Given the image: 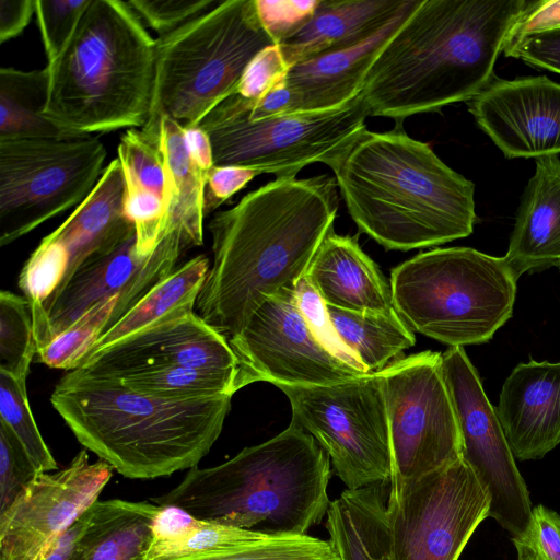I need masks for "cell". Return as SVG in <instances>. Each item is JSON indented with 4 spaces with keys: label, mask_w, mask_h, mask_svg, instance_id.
<instances>
[{
    "label": "cell",
    "mask_w": 560,
    "mask_h": 560,
    "mask_svg": "<svg viewBox=\"0 0 560 560\" xmlns=\"http://www.w3.org/2000/svg\"><path fill=\"white\" fill-rule=\"evenodd\" d=\"M504 259L517 278L560 264V158L535 160Z\"/></svg>",
    "instance_id": "cell-24"
},
{
    "label": "cell",
    "mask_w": 560,
    "mask_h": 560,
    "mask_svg": "<svg viewBox=\"0 0 560 560\" xmlns=\"http://www.w3.org/2000/svg\"><path fill=\"white\" fill-rule=\"evenodd\" d=\"M189 248L183 235L173 232L150 256L142 257L137 253L135 234L113 250L89 259L47 304L51 340L93 305L118 295L113 325L167 277Z\"/></svg>",
    "instance_id": "cell-17"
},
{
    "label": "cell",
    "mask_w": 560,
    "mask_h": 560,
    "mask_svg": "<svg viewBox=\"0 0 560 560\" xmlns=\"http://www.w3.org/2000/svg\"><path fill=\"white\" fill-rule=\"evenodd\" d=\"M209 267V259L205 255H198L176 267L110 325L84 359L158 323L176 311L195 310Z\"/></svg>",
    "instance_id": "cell-29"
},
{
    "label": "cell",
    "mask_w": 560,
    "mask_h": 560,
    "mask_svg": "<svg viewBox=\"0 0 560 560\" xmlns=\"http://www.w3.org/2000/svg\"><path fill=\"white\" fill-rule=\"evenodd\" d=\"M125 197L124 172L116 158L105 166L89 196L49 234L69 254L67 273L58 292L85 261L113 250L136 234L125 212Z\"/></svg>",
    "instance_id": "cell-22"
},
{
    "label": "cell",
    "mask_w": 560,
    "mask_h": 560,
    "mask_svg": "<svg viewBox=\"0 0 560 560\" xmlns=\"http://www.w3.org/2000/svg\"><path fill=\"white\" fill-rule=\"evenodd\" d=\"M180 560H340L330 540L310 535L273 537L222 553Z\"/></svg>",
    "instance_id": "cell-38"
},
{
    "label": "cell",
    "mask_w": 560,
    "mask_h": 560,
    "mask_svg": "<svg viewBox=\"0 0 560 560\" xmlns=\"http://www.w3.org/2000/svg\"><path fill=\"white\" fill-rule=\"evenodd\" d=\"M368 110L360 97L316 112L248 118L243 100L233 94L199 124L208 133L214 165L241 166L277 178H295L306 165L330 168L366 129Z\"/></svg>",
    "instance_id": "cell-9"
},
{
    "label": "cell",
    "mask_w": 560,
    "mask_h": 560,
    "mask_svg": "<svg viewBox=\"0 0 560 560\" xmlns=\"http://www.w3.org/2000/svg\"><path fill=\"white\" fill-rule=\"evenodd\" d=\"M495 412L518 460L540 459L560 443V361L517 364Z\"/></svg>",
    "instance_id": "cell-20"
},
{
    "label": "cell",
    "mask_w": 560,
    "mask_h": 560,
    "mask_svg": "<svg viewBox=\"0 0 560 560\" xmlns=\"http://www.w3.org/2000/svg\"><path fill=\"white\" fill-rule=\"evenodd\" d=\"M268 538L273 537L200 521L197 527L182 538L164 542L151 541L142 560H180L211 556L247 547Z\"/></svg>",
    "instance_id": "cell-35"
},
{
    "label": "cell",
    "mask_w": 560,
    "mask_h": 560,
    "mask_svg": "<svg viewBox=\"0 0 560 560\" xmlns=\"http://www.w3.org/2000/svg\"><path fill=\"white\" fill-rule=\"evenodd\" d=\"M68 264V250L48 234L31 254L20 272L18 284L32 308L37 351L51 341L46 305L58 292Z\"/></svg>",
    "instance_id": "cell-33"
},
{
    "label": "cell",
    "mask_w": 560,
    "mask_h": 560,
    "mask_svg": "<svg viewBox=\"0 0 560 560\" xmlns=\"http://www.w3.org/2000/svg\"><path fill=\"white\" fill-rule=\"evenodd\" d=\"M37 354L30 302L11 291L0 292V370L27 377Z\"/></svg>",
    "instance_id": "cell-37"
},
{
    "label": "cell",
    "mask_w": 560,
    "mask_h": 560,
    "mask_svg": "<svg viewBox=\"0 0 560 560\" xmlns=\"http://www.w3.org/2000/svg\"><path fill=\"white\" fill-rule=\"evenodd\" d=\"M327 312L342 342L369 373L381 371L416 342L413 332L396 310L352 312L327 305Z\"/></svg>",
    "instance_id": "cell-31"
},
{
    "label": "cell",
    "mask_w": 560,
    "mask_h": 560,
    "mask_svg": "<svg viewBox=\"0 0 560 560\" xmlns=\"http://www.w3.org/2000/svg\"><path fill=\"white\" fill-rule=\"evenodd\" d=\"M277 387L290 401L292 421L326 452L348 490L389 483V429L376 372L330 385Z\"/></svg>",
    "instance_id": "cell-11"
},
{
    "label": "cell",
    "mask_w": 560,
    "mask_h": 560,
    "mask_svg": "<svg viewBox=\"0 0 560 560\" xmlns=\"http://www.w3.org/2000/svg\"><path fill=\"white\" fill-rule=\"evenodd\" d=\"M36 0L0 1V43L20 35L35 13Z\"/></svg>",
    "instance_id": "cell-52"
},
{
    "label": "cell",
    "mask_w": 560,
    "mask_h": 560,
    "mask_svg": "<svg viewBox=\"0 0 560 560\" xmlns=\"http://www.w3.org/2000/svg\"><path fill=\"white\" fill-rule=\"evenodd\" d=\"M81 450L65 468L40 472L0 512V560H44L62 534L98 500L113 476Z\"/></svg>",
    "instance_id": "cell-16"
},
{
    "label": "cell",
    "mask_w": 560,
    "mask_h": 560,
    "mask_svg": "<svg viewBox=\"0 0 560 560\" xmlns=\"http://www.w3.org/2000/svg\"><path fill=\"white\" fill-rule=\"evenodd\" d=\"M419 1L405 0L384 26L360 44L291 67L284 78L291 93L290 114L332 109L358 97L376 57Z\"/></svg>",
    "instance_id": "cell-21"
},
{
    "label": "cell",
    "mask_w": 560,
    "mask_h": 560,
    "mask_svg": "<svg viewBox=\"0 0 560 560\" xmlns=\"http://www.w3.org/2000/svg\"><path fill=\"white\" fill-rule=\"evenodd\" d=\"M505 57L560 73V30L527 36L503 49Z\"/></svg>",
    "instance_id": "cell-48"
},
{
    "label": "cell",
    "mask_w": 560,
    "mask_h": 560,
    "mask_svg": "<svg viewBox=\"0 0 560 560\" xmlns=\"http://www.w3.org/2000/svg\"><path fill=\"white\" fill-rule=\"evenodd\" d=\"M91 0H36L35 14L47 65L56 61L73 36Z\"/></svg>",
    "instance_id": "cell-40"
},
{
    "label": "cell",
    "mask_w": 560,
    "mask_h": 560,
    "mask_svg": "<svg viewBox=\"0 0 560 560\" xmlns=\"http://www.w3.org/2000/svg\"><path fill=\"white\" fill-rule=\"evenodd\" d=\"M290 70L278 44L259 51L246 67L234 94L255 102L280 83Z\"/></svg>",
    "instance_id": "cell-47"
},
{
    "label": "cell",
    "mask_w": 560,
    "mask_h": 560,
    "mask_svg": "<svg viewBox=\"0 0 560 560\" xmlns=\"http://www.w3.org/2000/svg\"><path fill=\"white\" fill-rule=\"evenodd\" d=\"M255 3L265 31L280 44L311 20L319 0H255Z\"/></svg>",
    "instance_id": "cell-46"
},
{
    "label": "cell",
    "mask_w": 560,
    "mask_h": 560,
    "mask_svg": "<svg viewBox=\"0 0 560 560\" xmlns=\"http://www.w3.org/2000/svg\"><path fill=\"white\" fill-rule=\"evenodd\" d=\"M125 212L135 225L137 253L150 256L164 238V200L149 190L126 185Z\"/></svg>",
    "instance_id": "cell-41"
},
{
    "label": "cell",
    "mask_w": 560,
    "mask_h": 560,
    "mask_svg": "<svg viewBox=\"0 0 560 560\" xmlns=\"http://www.w3.org/2000/svg\"><path fill=\"white\" fill-rule=\"evenodd\" d=\"M232 396L164 399L113 377L68 371L50 402L77 440L130 479L191 469L220 436Z\"/></svg>",
    "instance_id": "cell-4"
},
{
    "label": "cell",
    "mask_w": 560,
    "mask_h": 560,
    "mask_svg": "<svg viewBox=\"0 0 560 560\" xmlns=\"http://www.w3.org/2000/svg\"><path fill=\"white\" fill-rule=\"evenodd\" d=\"M199 523L200 520L179 506L160 505L152 523L151 541L164 542L182 538Z\"/></svg>",
    "instance_id": "cell-51"
},
{
    "label": "cell",
    "mask_w": 560,
    "mask_h": 560,
    "mask_svg": "<svg viewBox=\"0 0 560 560\" xmlns=\"http://www.w3.org/2000/svg\"><path fill=\"white\" fill-rule=\"evenodd\" d=\"M442 370L457 421L462 459L489 498V517L516 536L526 527L532 502L502 425L464 347L442 353Z\"/></svg>",
    "instance_id": "cell-14"
},
{
    "label": "cell",
    "mask_w": 560,
    "mask_h": 560,
    "mask_svg": "<svg viewBox=\"0 0 560 560\" xmlns=\"http://www.w3.org/2000/svg\"><path fill=\"white\" fill-rule=\"evenodd\" d=\"M511 540L516 560H560V514L542 504L533 506L526 527Z\"/></svg>",
    "instance_id": "cell-43"
},
{
    "label": "cell",
    "mask_w": 560,
    "mask_h": 560,
    "mask_svg": "<svg viewBox=\"0 0 560 560\" xmlns=\"http://www.w3.org/2000/svg\"><path fill=\"white\" fill-rule=\"evenodd\" d=\"M390 560H458L489 517V498L460 458L420 478L389 485Z\"/></svg>",
    "instance_id": "cell-13"
},
{
    "label": "cell",
    "mask_w": 560,
    "mask_h": 560,
    "mask_svg": "<svg viewBox=\"0 0 560 560\" xmlns=\"http://www.w3.org/2000/svg\"><path fill=\"white\" fill-rule=\"evenodd\" d=\"M184 137L191 163L199 177L207 185L210 171L214 166L210 138L199 125L184 127Z\"/></svg>",
    "instance_id": "cell-53"
},
{
    "label": "cell",
    "mask_w": 560,
    "mask_h": 560,
    "mask_svg": "<svg viewBox=\"0 0 560 560\" xmlns=\"http://www.w3.org/2000/svg\"><path fill=\"white\" fill-rule=\"evenodd\" d=\"M557 30H560V0L529 1L510 31L505 47L527 36Z\"/></svg>",
    "instance_id": "cell-50"
},
{
    "label": "cell",
    "mask_w": 560,
    "mask_h": 560,
    "mask_svg": "<svg viewBox=\"0 0 560 560\" xmlns=\"http://www.w3.org/2000/svg\"><path fill=\"white\" fill-rule=\"evenodd\" d=\"M405 0H319L311 20L278 44L289 67L371 37Z\"/></svg>",
    "instance_id": "cell-25"
},
{
    "label": "cell",
    "mask_w": 560,
    "mask_h": 560,
    "mask_svg": "<svg viewBox=\"0 0 560 560\" xmlns=\"http://www.w3.org/2000/svg\"><path fill=\"white\" fill-rule=\"evenodd\" d=\"M85 524V513L58 539L44 560H71L75 542Z\"/></svg>",
    "instance_id": "cell-54"
},
{
    "label": "cell",
    "mask_w": 560,
    "mask_h": 560,
    "mask_svg": "<svg viewBox=\"0 0 560 560\" xmlns=\"http://www.w3.org/2000/svg\"><path fill=\"white\" fill-rule=\"evenodd\" d=\"M129 7L149 27L165 36L220 3L218 0H131Z\"/></svg>",
    "instance_id": "cell-44"
},
{
    "label": "cell",
    "mask_w": 560,
    "mask_h": 560,
    "mask_svg": "<svg viewBox=\"0 0 560 560\" xmlns=\"http://www.w3.org/2000/svg\"><path fill=\"white\" fill-rule=\"evenodd\" d=\"M331 170L359 231L387 250L442 245L474 232V183L402 125L365 129Z\"/></svg>",
    "instance_id": "cell-3"
},
{
    "label": "cell",
    "mask_w": 560,
    "mask_h": 560,
    "mask_svg": "<svg viewBox=\"0 0 560 560\" xmlns=\"http://www.w3.org/2000/svg\"><path fill=\"white\" fill-rule=\"evenodd\" d=\"M36 475L19 440L0 421V512L14 501Z\"/></svg>",
    "instance_id": "cell-45"
},
{
    "label": "cell",
    "mask_w": 560,
    "mask_h": 560,
    "mask_svg": "<svg viewBox=\"0 0 560 560\" xmlns=\"http://www.w3.org/2000/svg\"><path fill=\"white\" fill-rule=\"evenodd\" d=\"M527 0H420L387 42L360 97L369 116L395 125L468 102L495 77L494 65Z\"/></svg>",
    "instance_id": "cell-2"
},
{
    "label": "cell",
    "mask_w": 560,
    "mask_h": 560,
    "mask_svg": "<svg viewBox=\"0 0 560 560\" xmlns=\"http://www.w3.org/2000/svg\"><path fill=\"white\" fill-rule=\"evenodd\" d=\"M376 373L389 429V485L420 478L460 459V438L442 353L428 350L411 354Z\"/></svg>",
    "instance_id": "cell-12"
},
{
    "label": "cell",
    "mask_w": 560,
    "mask_h": 560,
    "mask_svg": "<svg viewBox=\"0 0 560 560\" xmlns=\"http://www.w3.org/2000/svg\"><path fill=\"white\" fill-rule=\"evenodd\" d=\"M388 489L389 483L347 489L330 502L326 528L340 560H390Z\"/></svg>",
    "instance_id": "cell-28"
},
{
    "label": "cell",
    "mask_w": 560,
    "mask_h": 560,
    "mask_svg": "<svg viewBox=\"0 0 560 560\" xmlns=\"http://www.w3.org/2000/svg\"><path fill=\"white\" fill-rule=\"evenodd\" d=\"M155 61L156 39L127 1L91 0L60 57L47 65L44 115L80 136L143 128Z\"/></svg>",
    "instance_id": "cell-6"
},
{
    "label": "cell",
    "mask_w": 560,
    "mask_h": 560,
    "mask_svg": "<svg viewBox=\"0 0 560 560\" xmlns=\"http://www.w3.org/2000/svg\"><path fill=\"white\" fill-rule=\"evenodd\" d=\"M295 299L312 332L336 358L369 374L357 355L342 342L327 312V305L304 276L295 287Z\"/></svg>",
    "instance_id": "cell-42"
},
{
    "label": "cell",
    "mask_w": 560,
    "mask_h": 560,
    "mask_svg": "<svg viewBox=\"0 0 560 560\" xmlns=\"http://www.w3.org/2000/svg\"><path fill=\"white\" fill-rule=\"evenodd\" d=\"M127 387L164 399L186 400L233 396L243 388L240 369L151 365L117 377Z\"/></svg>",
    "instance_id": "cell-32"
},
{
    "label": "cell",
    "mask_w": 560,
    "mask_h": 560,
    "mask_svg": "<svg viewBox=\"0 0 560 560\" xmlns=\"http://www.w3.org/2000/svg\"><path fill=\"white\" fill-rule=\"evenodd\" d=\"M558 268L560 269V264H559Z\"/></svg>",
    "instance_id": "cell-55"
},
{
    "label": "cell",
    "mask_w": 560,
    "mask_h": 560,
    "mask_svg": "<svg viewBox=\"0 0 560 560\" xmlns=\"http://www.w3.org/2000/svg\"><path fill=\"white\" fill-rule=\"evenodd\" d=\"M159 510L150 500H97L85 512L71 560H142Z\"/></svg>",
    "instance_id": "cell-26"
},
{
    "label": "cell",
    "mask_w": 560,
    "mask_h": 560,
    "mask_svg": "<svg viewBox=\"0 0 560 560\" xmlns=\"http://www.w3.org/2000/svg\"><path fill=\"white\" fill-rule=\"evenodd\" d=\"M49 81L47 66L30 71L0 69V140L84 137L63 129L44 115Z\"/></svg>",
    "instance_id": "cell-30"
},
{
    "label": "cell",
    "mask_w": 560,
    "mask_h": 560,
    "mask_svg": "<svg viewBox=\"0 0 560 560\" xmlns=\"http://www.w3.org/2000/svg\"><path fill=\"white\" fill-rule=\"evenodd\" d=\"M305 277L328 306L374 313L395 310L390 283L355 237L328 233Z\"/></svg>",
    "instance_id": "cell-23"
},
{
    "label": "cell",
    "mask_w": 560,
    "mask_h": 560,
    "mask_svg": "<svg viewBox=\"0 0 560 560\" xmlns=\"http://www.w3.org/2000/svg\"><path fill=\"white\" fill-rule=\"evenodd\" d=\"M330 465L316 440L291 420L270 440L222 464L196 466L176 487L149 500L205 522L270 537L302 536L327 514Z\"/></svg>",
    "instance_id": "cell-5"
},
{
    "label": "cell",
    "mask_w": 560,
    "mask_h": 560,
    "mask_svg": "<svg viewBox=\"0 0 560 560\" xmlns=\"http://www.w3.org/2000/svg\"><path fill=\"white\" fill-rule=\"evenodd\" d=\"M257 175V171L246 167L214 165L205 190V215L220 207Z\"/></svg>",
    "instance_id": "cell-49"
},
{
    "label": "cell",
    "mask_w": 560,
    "mask_h": 560,
    "mask_svg": "<svg viewBox=\"0 0 560 560\" xmlns=\"http://www.w3.org/2000/svg\"><path fill=\"white\" fill-rule=\"evenodd\" d=\"M117 153L126 185L149 190L164 200L165 175L156 143L132 128L120 138Z\"/></svg>",
    "instance_id": "cell-39"
},
{
    "label": "cell",
    "mask_w": 560,
    "mask_h": 560,
    "mask_svg": "<svg viewBox=\"0 0 560 560\" xmlns=\"http://www.w3.org/2000/svg\"><path fill=\"white\" fill-rule=\"evenodd\" d=\"M151 365L240 369L229 339L195 310H180L85 358L73 370L91 376L117 377Z\"/></svg>",
    "instance_id": "cell-19"
},
{
    "label": "cell",
    "mask_w": 560,
    "mask_h": 560,
    "mask_svg": "<svg viewBox=\"0 0 560 560\" xmlns=\"http://www.w3.org/2000/svg\"><path fill=\"white\" fill-rule=\"evenodd\" d=\"M467 106L505 158L559 155L560 83L548 77H494Z\"/></svg>",
    "instance_id": "cell-18"
},
{
    "label": "cell",
    "mask_w": 560,
    "mask_h": 560,
    "mask_svg": "<svg viewBox=\"0 0 560 560\" xmlns=\"http://www.w3.org/2000/svg\"><path fill=\"white\" fill-rule=\"evenodd\" d=\"M105 160L104 144L91 135L0 140V246L79 206Z\"/></svg>",
    "instance_id": "cell-10"
},
{
    "label": "cell",
    "mask_w": 560,
    "mask_h": 560,
    "mask_svg": "<svg viewBox=\"0 0 560 560\" xmlns=\"http://www.w3.org/2000/svg\"><path fill=\"white\" fill-rule=\"evenodd\" d=\"M229 341L240 362L243 387L254 382L330 385L366 374L322 346L299 308L295 289L265 299Z\"/></svg>",
    "instance_id": "cell-15"
},
{
    "label": "cell",
    "mask_w": 560,
    "mask_h": 560,
    "mask_svg": "<svg viewBox=\"0 0 560 560\" xmlns=\"http://www.w3.org/2000/svg\"><path fill=\"white\" fill-rule=\"evenodd\" d=\"M155 143L160 150L164 175L166 225L164 237L180 233L190 247L203 244L206 183L189 158L184 127L167 115L159 119Z\"/></svg>",
    "instance_id": "cell-27"
},
{
    "label": "cell",
    "mask_w": 560,
    "mask_h": 560,
    "mask_svg": "<svg viewBox=\"0 0 560 560\" xmlns=\"http://www.w3.org/2000/svg\"><path fill=\"white\" fill-rule=\"evenodd\" d=\"M517 277L504 257L470 247L419 253L390 271L395 310L450 347L480 345L512 316Z\"/></svg>",
    "instance_id": "cell-8"
},
{
    "label": "cell",
    "mask_w": 560,
    "mask_h": 560,
    "mask_svg": "<svg viewBox=\"0 0 560 560\" xmlns=\"http://www.w3.org/2000/svg\"><path fill=\"white\" fill-rule=\"evenodd\" d=\"M118 295L104 299L37 351L39 362L54 369H77L109 326Z\"/></svg>",
    "instance_id": "cell-36"
},
{
    "label": "cell",
    "mask_w": 560,
    "mask_h": 560,
    "mask_svg": "<svg viewBox=\"0 0 560 560\" xmlns=\"http://www.w3.org/2000/svg\"><path fill=\"white\" fill-rule=\"evenodd\" d=\"M337 188L328 175L276 178L217 212L197 314L230 340L265 299L294 290L334 230Z\"/></svg>",
    "instance_id": "cell-1"
},
{
    "label": "cell",
    "mask_w": 560,
    "mask_h": 560,
    "mask_svg": "<svg viewBox=\"0 0 560 560\" xmlns=\"http://www.w3.org/2000/svg\"><path fill=\"white\" fill-rule=\"evenodd\" d=\"M27 377H16L0 370V421L15 435L37 474L58 468L31 411L26 390Z\"/></svg>",
    "instance_id": "cell-34"
},
{
    "label": "cell",
    "mask_w": 560,
    "mask_h": 560,
    "mask_svg": "<svg viewBox=\"0 0 560 560\" xmlns=\"http://www.w3.org/2000/svg\"><path fill=\"white\" fill-rule=\"evenodd\" d=\"M276 43L265 31L255 0H224L156 39L150 117L141 128L154 141L167 115L183 127L198 126L233 95L253 58Z\"/></svg>",
    "instance_id": "cell-7"
}]
</instances>
